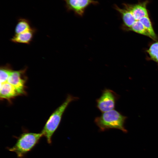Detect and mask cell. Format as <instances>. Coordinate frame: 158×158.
Masks as SVG:
<instances>
[{
    "mask_svg": "<svg viewBox=\"0 0 158 158\" xmlns=\"http://www.w3.org/2000/svg\"><path fill=\"white\" fill-rule=\"evenodd\" d=\"M78 99V97L68 95L64 102L49 117L41 132L48 144H51L52 136L59 125L63 115L67 107L71 102Z\"/></svg>",
    "mask_w": 158,
    "mask_h": 158,
    "instance_id": "cell-1",
    "label": "cell"
},
{
    "mask_svg": "<svg viewBox=\"0 0 158 158\" xmlns=\"http://www.w3.org/2000/svg\"><path fill=\"white\" fill-rule=\"evenodd\" d=\"M43 135L40 133L23 132L18 137L14 145L7 147L9 151L14 152L18 158H24L26 154L38 143Z\"/></svg>",
    "mask_w": 158,
    "mask_h": 158,
    "instance_id": "cell-2",
    "label": "cell"
},
{
    "mask_svg": "<svg viewBox=\"0 0 158 158\" xmlns=\"http://www.w3.org/2000/svg\"><path fill=\"white\" fill-rule=\"evenodd\" d=\"M126 118V116L113 109L102 113L101 115L95 118L94 122L102 131L111 128H116L126 132L124 126Z\"/></svg>",
    "mask_w": 158,
    "mask_h": 158,
    "instance_id": "cell-3",
    "label": "cell"
},
{
    "mask_svg": "<svg viewBox=\"0 0 158 158\" xmlns=\"http://www.w3.org/2000/svg\"><path fill=\"white\" fill-rule=\"evenodd\" d=\"M117 98V95L113 90L105 89L101 96L96 100L97 107L102 113L114 109Z\"/></svg>",
    "mask_w": 158,
    "mask_h": 158,
    "instance_id": "cell-4",
    "label": "cell"
},
{
    "mask_svg": "<svg viewBox=\"0 0 158 158\" xmlns=\"http://www.w3.org/2000/svg\"><path fill=\"white\" fill-rule=\"evenodd\" d=\"M27 67L18 71H13L7 82L12 85L19 95L25 94V84L27 79L26 75Z\"/></svg>",
    "mask_w": 158,
    "mask_h": 158,
    "instance_id": "cell-5",
    "label": "cell"
},
{
    "mask_svg": "<svg viewBox=\"0 0 158 158\" xmlns=\"http://www.w3.org/2000/svg\"><path fill=\"white\" fill-rule=\"evenodd\" d=\"M68 11H72L76 15L82 16L85 10L91 5L98 4L97 1L94 0H63Z\"/></svg>",
    "mask_w": 158,
    "mask_h": 158,
    "instance_id": "cell-6",
    "label": "cell"
},
{
    "mask_svg": "<svg viewBox=\"0 0 158 158\" xmlns=\"http://www.w3.org/2000/svg\"><path fill=\"white\" fill-rule=\"evenodd\" d=\"M149 2V0H146L134 4L124 3L122 6L131 13L135 20H139L144 17L149 16L147 8Z\"/></svg>",
    "mask_w": 158,
    "mask_h": 158,
    "instance_id": "cell-7",
    "label": "cell"
},
{
    "mask_svg": "<svg viewBox=\"0 0 158 158\" xmlns=\"http://www.w3.org/2000/svg\"><path fill=\"white\" fill-rule=\"evenodd\" d=\"M36 29L32 28L28 31L18 34H15L11 39V41L15 43L29 44L32 40Z\"/></svg>",
    "mask_w": 158,
    "mask_h": 158,
    "instance_id": "cell-8",
    "label": "cell"
},
{
    "mask_svg": "<svg viewBox=\"0 0 158 158\" xmlns=\"http://www.w3.org/2000/svg\"><path fill=\"white\" fill-rule=\"evenodd\" d=\"M19 95L16 89L7 82L0 84V97L1 99L10 100Z\"/></svg>",
    "mask_w": 158,
    "mask_h": 158,
    "instance_id": "cell-9",
    "label": "cell"
},
{
    "mask_svg": "<svg viewBox=\"0 0 158 158\" xmlns=\"http://www.w3.org/2000/svg\"><path fill=\"white\" fill-rule=\"evenodd\" d=\"M32 28L29 20L20 18L18 20L15 28V34H19L29 30Z\"/></svg>",
    "mask_w": 158,
    "mask_h": 158,
    "instance_id": "cell-10",
    "label": "cell"
},
{
    "mask_svg": "<svg viewBox=\"0 0 158 158\" xmlns=\"http://www.w3.org/2000/svg\"><path fill=\"white\" fill-rule=\"evenodd\" d=\"M13 70L11 66L9 64L1 66L0 68V84L7 82Z\"/></svg>",
    "mask_w": 158,
    "mask_h": 158,
    "instance_id": "cell-11",
    "label": "cell"
},
{
    "mask_svg": "<svg viewBox=\"0 0 158 158\" xmlns=\"http://www.w3.org/2000/svg\"><path fill=\"white\" fill-rule=\"evenodd\" d=\"M128 30L152 38L147 30L139 20H136L131 27Z\"/></svg>",
    "mask_w": 158,
    "mask_h": 158,
    "instance_id": "cell-12",
    "label": "cell"
},
{
    "mask_svg": "<svg viewBox=\"0 0 158 158\" xmlns=\"http://www.w3.org/2000/svg\"><path fill=\"white\" fill-rule=\"evenodd\" d=\"M150 34L152 39H157V35L154 30L149 16L144 17L139 20Z\"/></svg>",
    "mask_w": 158,
    "mask_h": 158,
    "instance_id": "cell-13",
    "label": "cell"
},
{
    "mask_svg": "<svg viewBox=\"0 0 158 158\" xmlns=\"http://www.w3.org/2000/svg\"><path fill=\"white\" fill-rule=\"evenodd\" d=\"M147 51L150 58L158 63V42L152 44Z\"/></svg>",
    "mask_w": 158,
    "mask_h": 158,
    "instance_id": "cell-14",
    "label": "cell"
}]
</instances>
